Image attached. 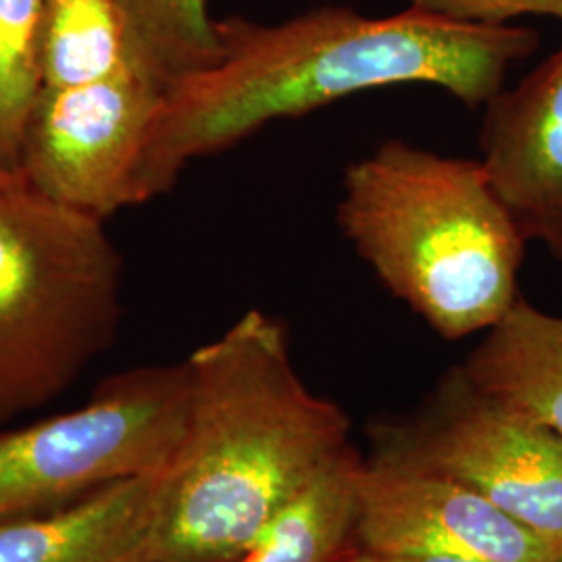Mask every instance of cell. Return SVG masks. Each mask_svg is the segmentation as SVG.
<instances>
[{
	"label": "cell",
	"mask_w": 562,
	"mask_h": 562,
	"mask_svg": "<svg viewBox=\"0 0 562 562\" xmlns=\"http://www.w3.org/2000/svg\"><path fill=\"white\" fill-rule=\"evenodd\" d=\"M127 57L167 92L222 59L209 0H115Z\"/></svg>",
	"instance_id": "13"
},
{
	"label": "cell",
	"mask_w": 562,
	"mask_h": 562,
	"mask_svg": "<svg viewBox=\"0 0 562 562\" xmlns=\"http://www.w3.org/2000/svg\"><path fill=\"white\" fill-rule=\"evenodd\" d=\"M408 9L475 25H504L540 15L562 23V0H404Z\"/></svg>",
	"instance_id": "16"
},
{
	"label": "cell",
	"mask_w": 562,
	"mask_h": 562,
	"mask_svg": "<svg viewBox=\"0 0 562 562\" xmlns=\"http://www.w3.org/2000/svg\"><path fill=\"white\" fill-rule=\"evenodd\" d=\"M161 475L113 483L57 513L2 522L0 562H157Z\"/></svg>",
	"instance_id": "10"
},
{
	"label": "cell",
	"mask_w": 562,
	"mask_h": 562,
	"mask_svg": "<svg viewBox=\"0 0 562 562\" xmlns=\"http://www.w3.org/2000/svg\"><path fill=\"white\" fill-rule=\"evenodd\" d=\"M348 448L311 483L241 557L232 562H336L352 548L357 522L355 475Z\"/></svg>",
	"instance_id": "12"
},
{
	"label": "cell",
	"mask_w": 562,
	"mask_h": 562,
	"mask_svg": "<svg viewBox=\"0 0 562 562\" xmlns=\"http://www.w3.org/2000/svg\"><path fill=\"white\" fill-rule=\"evenodd\" d=\"M121 281L102 220L0 181V427L57 401L113 346Z\"/></svg>",
	"instance_id": "4"
},
{
	"label": "cell",
	"mask_w": 562,
	"mask_h": 562,
	"mask_svg": "<svg viewBox=\"0 0 562 562\" xmlns=\"http://www.w3.org/2000/svg\"><path fill=\"white\" fill-rule=\"evenodd\" d=\"M188 364L190 415L161 475L155 561L232 562L350 448V422L302 382L285 325L262 311Z\"/></svg>",
	"instance_id": "2"
},
{
	"label": "cell",
	"mask_w": 562,
	"mask_h": 562,
	"mask_svg": "<svg viewBox=\"0 0 562 562\" xmlns=\"http://www.w3.org/2000/svg\"><path fill=\"white\" fill-rule=\"evenodd\" d=\"M461 369L490 401L562 436V317L519 299Z\"/></svg>",
	"instance_id": "11"
},
{
	"label": "cell",
	"mask_w": 562,
	"mask_h": 562,
	"mask_svg": "<svg viewBox=\"0 0 562 562\" xmlns=\"http://www.w3.org/2000/svg\"><path fill=\"white\" fill-rule=\"evenodd\" d=\"M44 11L46 0H0V169L13 178L42 90Z\"/></svg>",
	"instance_id": "15"
},
{
	"label": "cell",
	"mask_w": 562,
	"mask_h": 562,
	"mask_svg": "<svg viewBox=\"0 0 562 562\" xmlns=\"http://www.w3.org/2000/svg\"><path fill=\"white\" fill-rule=\"evenodd\" d=\"M162 97L132 60L102 80L42 88L23 136L20 180L46 201L102 222L136 206V171Z\"/></svg>",
	"instance_id": "7"
},
{
	"label": "cell",
	"mask_w": 562,
	"mask_h": 562,
	"mask_svg": "<svg viewBox=\"0 0 562 562\" xmlns=\"http://www.w3.org/2000/svg\"><path fill=\"white\" fill-rule=\"evenodd\" d=\"M217 36L222 59L162 97L136 171V204L169 192L194 159L362 92L423 83L483 109L540 46L538 32L510 23H459L415 9L364 18L338 4L280 23L225 18Z\"/></svg>",
	"instance_id": "1"
},
{
	"label": "cell",
	"mask_w": 562,
	"mask_h": 562,
	"mask_svg": "<svg viewBox=\"0 0 562 562\" xmlns=\"http://www.w3.org/2000/svg\"><path fill=\"white\" fill-rule=\"evenodd\" d=\"M190 398L188 359L138 367L104 380L76 411L0 431V525L161 475L186 436Z\"/></svg>",
	"instance_id": "5"
},
{
	"label": "cell",
	"mask_w": 562,
	"mask_h": 562,
	"mask_svg": "<svg viewBox=\"0 0 562 562\" xmlns=\"http://www.w3.org/2000/svg\"><path fill=\"white\" fill-rule=\"evenodd\" d=\"M336 220L375 278L446 340L519 301L527 238L480 159L382 142L348 165Z\"/></svg>",
	"instance_id": "3"
},
{
	"label": "cell",
	"mask_w": 562,
	"mask_h": 562,
	"mask_svg": "<svg viewBox=\"0 0 562 562\" xmlns=\"http://www.w3.org/2000/svg\"><path fill=\"white\" fill-rule=\"evenodd\" d=\"M380 442L378 457L464 483L562 550V436L490 401L461 367Z\"/></svg>",
	"instance_id": "6"
},
{
	"label": "cell",
	"mask_w": 562,
	"mask_h": 562,
	"mask_svg": "<svg viewBox=\"0 0 562 562\" xmlns=\"http://www.w3.org/2000/svg\"><path fill=\"white\" fill-rule=\"evenodd\" d=\"M355 494V540L369 550L464 562H562L559 546L434 471L382 457L359 461Z\"/></svg>",
	"instance_id": "8"
},
{
	"label": "cell",
	"mask_w": 562,
	"mask_h": 562,
	"mask_svg": "<svg viewBox=\"0 0 562 562\" xmlns=\"http://www.w3.org/2000/svg\"><path fill=\"white\" fill-rule=\"evenodd\" d=\"M130 63L115 0H46L42 88L59 90L102 80Z\"/></svg>",
	"instance_id": "14"
},
{
	"label": "cell",
	"mask_w": 562,
	"mask_h": 562,
	"mask_svg": "<svg viewBox=\"0 0 562 562\" xmlns=\"http://www.w3.org/2000/svg\"><path fill=\"white\" fill-rule=\"evenodd\" d=\"M480 161L525 238L562 261V42L483 106Z\"/></svg>",
	"instance_id": "9"
},
{
	"label": "cell",
	"mask_w": 562,
	"mask_h": 562,
	"mask_svg": "<svg viewBox=\"0 0 562 562\" xmlns=\"http://www.w3.org/2000/svg\"><path fill=\"white\" fill-rule=\"evenodd\" d=\"M336 562H464L442 557H422V554H401V552H380L362 546L348 548Z\"/></svg>",
	"instance_id": "17"
},
{
	"label": "cell",
	"mask_w": 562,
	"mask_h": 562,
	"mask_svg": "<svg viewBox=\"0 0 562 562\" xmlns=\"http://www.w3.org/2000/svg\"><path fill=\"white\" fill-rule=\"evenodd\" d=\"M11 178H13V176H9V173H4V171L0 169V181L11 180Z\"/></svg>",
	"instance_id": "18"
}]
</instances>
